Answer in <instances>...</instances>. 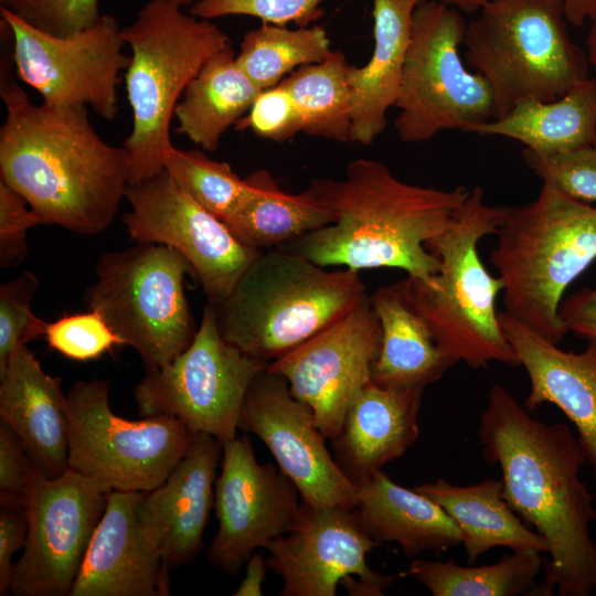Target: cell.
Listing matches in <instances>:
<instances>
[{
	"label": "cell",
	"instance_id": "cell-1",
	"mask_svg": "<svg viewBox=\"0 0 596 596\" xmlns=\"http://www.w3.org/2000/svg\"><path fill=\"white\" fill-rule=\"evenodd\" d=\"M478 435L487 462L498 465L504 498L549 546L542 595L596 593L594 494L581 479L586 461L564 423H545L501 384L491 386Z\"/></svg>",
	"mask_w": 596,
	"mask_h": 596
},
{
	"label": "cell",
	"instance_id": "cell-2",
	"mask_svg": "<svg viewBox=\"0 0 596 596\" xmlns=\"http://www.w3.org/2000/svg\"><path fill=\"white\" fill-rule=\"evenodd\" d=\"M1 57L0 180L21 194L43 224L97 235L114 221L129 184L126 149L104 141L85 105L33 104Z\"/></svg>",
	"mask_w": 596,
	"mask_h": 596
},
{
	"label": "cell",
	"instance_id": "cell-3",
	"mask_svg": "<svg viewBox=\"0 0 596 596\" xmlns=\"http://www.w3.org/2000/svg\"><path fill=\"white\" fill-rule=\"evenodd\" d=\"M308 189L334 221L281 248L323 267L400 268L423 281L440 268L425 244L449 226L470 193L465 185L409 184L383 162L363 158L351 161L342 179H315Z\"/></svg>",
	"mask_w": 596,
	"mask_h": 596
},
{
	"label": "cell",
	"instance_id": "cell-4",
	"mask_svg": "<svg viewBox=\"0 0 596 596\" xmlns=\"http://www.w3.org/2000/svg\"><path fill=\"white\" fill-rule=\"evenodd\" d=\"M366 295L358 270L329 272L278 247L260 252L230 295L210 305L227 342L270 363L339 321Z\"/></svg>",
	"mask_w": 596,
	"mask_h": 596
},
{
	"label": "cell",
	"instance_id": "cell-5",
	"mask_svg": "<svg viewBox=\"0 0 596 596\" xmlns=\"http://www.w3.org/2000/svg\"><path fill=\"white\" fill-rule=\"evenodd\" d=\"M507 212L508 206L489 205L483 190L475 187L449 226L425 244L440 263L438 273L428 281L407 276L415 306L440 351L472 369L493 361L520 365L496 310L504 283L487 270L478 252L483 237L498 233Z\"/></svg>",
	"mask_w": 596,
	"mask_h": 596
},
{
	"label": "cell",
	"instance_id": "cell-6",
	"mask_svg": "<svg viewBox=\"0 0 596 596\" xmlns=\"http://www.w3.org/2000/svg\"><path fill=\"white\" fill-rule=\"evenodd\" d=\"M490 262L504 283V311L560 344L566 288L596 259V206L542 185L535 200L508 206Z\"/></svg>",
	"mask_w": 596,
	"mask_h": 596
},
{
	"label": "cell",
	"instance_id": "cell-7",
	"mask_svg": "<svg viewBox=\"0 0 596 596\" xmlns=\"http://www.w3.org/2000/svg\"><path fill=\"white\" fill-rule=\"evenodd\" d=\"M120 32L131 49L125 78L132 129L124 148L134 184L164 169L173 147L170 126L177 104L206 61L230 47L231 41L210 20L159 0L147 2Z\"/></svg>",
	"mask_w": 596,
	"mask_h": 596
},
{
	"label": "cell",
	"instance_id": "cell-8",
	"mask_svg": "<svg viewBox=\"0 0 596 596\" xmlns=\"http://www.w3.org/2000/svg\"><path fill=\"white\" fill-rule=\"evenodd\" d=\"M567 22L565 0H489L467 22L464 61L488 82L493 119L524 102L555 100L589 77Z\"/></svg>",
	"mask_w": 596,
	"mask_h": 596
},
{
	"label": "cell",
	"instance_id": "cell-9",
	"mask_svg": "<svg viewBox=\"0 0 596 596\" xmlns=\"http://www.w3.org/2000/svg\"><path fill=\"white\" fill-rule=\"evenodd\" d=\"M187 275L194 278L178 251L138 243L100 256L84 302L138 352L147 370L157 369L182 353L199 328L184 291Z\"/></svg>",
	"mask_w": 596,
	"mask_h": 596
},
{
	"label": "cell",
	"instance_id": "cell-10",
	"mask_svg": "<svg viewBox=\"0 0 596 596\" xmlns=\"http://www.w3.org/2000/svg\"><path fill=\"white\" fill-rule=\"evenodd\" d=\"M467 22L461 11L438 0H419L394 107L400 140L419 143L444 130L473 132L493 119L486 78L460 55Z\"/></svg>",
	"mask_w": 596,
	"mask_h": 596
},
{
	"label": "cell",
	"instance_id": "cell-11",
	"mask_svg": "<svg viewBox=\"0 0 596 596\" xmlns=\"http://www.w3.org/2000/svg\"><path fill=\"white\" fill-rule=\"evenodd\" d=\"M109 381L76 382L66 394L68 469L108 490L148 492L168 478L195 436L174 417L115 414Z\"/></svg>",
	"mask_w": 596,
	"mask_h": 596
},
{
	"label": "cell",
	"instance_id": "cell-12",
	"mask_svg": "<svg viewBox=\"0 0 596 596\" xmlns=\"http://www.w3.org/2000/svg\"><path fill=\"white\" fill-rule=\"evenodd\" d=\"M268 365L227 342L206 304L191 344L170 363L147 370L136 386L138 412L174 417L225 444L236 437L249 385Z\"/></svg>",
	"mask_w": 596,
	"mask_h": 596
},
{
	"label": "cell",
	"instance_id": "cell-13",
	"mask_svg": "<svg viewBox=\"0 0 596 596\" xmlns=\"http://www.w3.org/2000/svg\"><path fill=\"white\" fill-rule=\"evenodd\" d=\"M11 33L17 76L50 105H85L105 120L118 111L117 86L130 56L123 49L119 22L103 14L92 28L71 36L42 32L0 7Z\"/></svg>",
	"mask_w": 596,
	"mask_h": 596
},
{
	"label": "cell",
	"instance_id": "cell-14",
	"mask_svg": "<svg viewBox=\"0 0 596 596\" xmlns=\"http://www.w3.org/2000/svg\"><path fill=\"white\" fill-rule=\"evenodd\" d=\"M109 492L72 469L57 478L36 475L24 505L28 535L13 564L10 594L71 596Z\"/></svg>",
	"mask_w": 596,
	"mask_h": 596
},
{
	"label": "cell",
	"instance_id": "cell-15",
	"mask_svg": "<svg viewBox=\"0 0 596 596\" xmlns=\"http://www.w3.org/2000/svg\"><path fill=\"white\" fill-rule=\"evenodd\" d=\"M380 545L364 530L355 509L300 502L285 534L264 547L267 565L283 579V596H383L394 576L370 566L368 554Z\"/></svg>",
	"mask_w": 596,
	"mask_h": 596
},
{
	"label": "cell",
	"instance_id": "cell-16",
	"mask_svg": "<svg viewBox=\"0 0 596 596\" xmlns=\"http://www.w3.org/2000/svg\"><path fill=\"white\" fill-rule=\"evenodd\" d=\"M130 204L123 221L137 243H153L178 251L190 263L194 278L215 305L226 298L260 252L243 244L227 224L188 195L163 169L129 184Z\"/></svg>",
	"mask_w": 596,
	"mask_h": 596
},
{
	"label": "cell",
	"instance_id": "cell-17",
	"mask_svg": "<svg viewBox=\"0 0 596 596\" xmlns=\"http://www.w3.org/2000/svg\"><path fill=\"white\" fill-rule=\"evenodd\" d=\"M294 482L269 462L259 464L251 439L223 444L221 472L215 480L217 530L206 552L207 562L228 576L292 525L300 507Z\"/></svg>",
	"mask_w": 596,
	"mask_h": 596
},
{
	"label": "cell",
	"instance_id": "cell-18",
	"mask_svg": "<svg viewBox=\"0 0 596 596\" xmlns=\"http://www.w3.org/2000/svg\"><path fill=\"white\" fill-rule=\"evenodd\" d=\"M381 337V323L366 295L339 321L267 369L285 377L292 395L311 408L317 425L332 440L353 402L372 382Z\"/></svg>",
	"mask_w": 596,
	"mask_h": 596
},
{
	"label": "cell",
	"instance_id": "cell-19",
	"mask_svg": "<svg viewBox=\"0 0 596 596\" xmlns=\"http://www.w3.org/2000/svg\"><path fill=\"white\" fill-rule=\"evenodd\" d=\"M238 429L266 445L301 501L355 508L356 485L329 451L311 408L292 395L285 377L266 369L253 380Z\"/></svg>",
	"mask_w": 596,
	"mask_h": 596
},
{
	"label": "cell",
	"instance_id": "cell-20",
	"mask_svg": "<svg viewBox=\"0 0 596 596\" xmlns=\"http://www.w3.org/2000/svg\"><path fill=\"white\" fill-rule=\"evenodd\" d=\"M222 454L220 440L195 434L164 482L142 494L137 510L141 530L170 570L192 562L203 546Z\"/></svg>",
	"mask_w": 596,
	"mask_h": 596
},
{
	"label": "cell",
	"instance_id": "cell-21",
	"mask_svg": "<svg viewBox=\"0 0 596 596\" xmlns=\"http://www.w3.org/2000/svg\"><path fill=\"white\" fill-rule=\"evenodd\" d=\"M145 492L111 490L71 596H166L169 571L145 536L138 504Z\"/></svg>",
	"mask_w": 596,
	"mask_h": 596
},
{
	"label": "cell",
	"instance_id": "cell-22",
	"mask_svg": "<svg viewBox=\"0 0 596 596\" xmlns=\"http://www.w3.org/2000/svg\"><path fill=\"white\" fill-rule=\"evenodd\" d=\"M500 326L524 368L530 391L524 406L558 407L577 432L586 461L596 476V341L582 352L564 351L531 328L499 312Z\"/></svg>",
	"mask_w": 596,
	"mask_h": 596
},
{
	"label": "cell",
	"instance_id": "cell-23",
	"mask_svg": "<svg viewBox=\"0 0 596 596\" xmlns=\"http://www.w3.org/2000/svg\"><path fill=\"white\" fill-rule=\"evenodd\" d=\"M0 419L18 435L44 476L57 478L68 470L61 379L46 373L26 345L14 352L0 375Z\"/></svg>",
	"mask_w": 596,
	"mask_h": 596
},
{
	"label": "cell",
	"instance_id": "cell-24",
	"mask_svg": "<svg viewBox=\"0 0 596 596\" xmlns=\"http://www.w3.org/2000/svg\"><path fill=\"white\" fill-rule=\"evenodd\" d=\"M424 390L370 382L359 394L331 440L337 462L355 485L402 457L417 440Z\"/></svg>",
	"mask_w": 596,
	"mask_h": 596
},
{
	"label": "cell",
	"instance_id": "cell-25",
	"mask_svg": "<svg viewBox=\"0 0 596 596\" xmlns=\"http://www.w3.org/2000/svg\"><path fill=\"white\" fill-rule=\"evenodd\" d=\"M419 0H373V52L363 66L349 65L350 142L370 146L386 128L409 42L412 14Z\"/></svg>",
	"mask_w": 596,
	"mask_h": 596
},
{
	"label": "cell",
	"instance_id": "cell-26",
	"mask_svg": "<svg viewBox=\"0 0 596 596\" xmlns=\"http://www.w3.org/2000/svg\"><path fill=\"white\" fill-rule=\"evenodd\" d=\"M382 337L372 365V382L383 387H426L455 364L438 348L415 306L408 277L380 287L371 296Z\"/></svg>",
	"mask_w": 596,
	"mask_h": 596
},
{
	"label": "cell",
	"instance_id": "cell-27",
	"mask_svg": "<svg viewBox=\"0 0 596 596\" xmlns=\"http://www.w3.org/2000/svg\"><path fill=\"white\" fill-rule=\"evenodd\" d=\"M354 509L372 539L396 543L411 557L440 554L462 541L459 528L441 507L413 487L396 483L383 470L356 485Z\"/></svg>",
	"mask_w": 596,
	"mask_h": 596
},
{
	"label": "cell",
	"instance_id": "cell-28",
	"mask_svg": "<svg viewBox=\"0 0 596 596\" xmlns=\"http://www.w3.org/2000/svg\"><path fill=\"white\" fill-rule=\"evenodd\" d=\"M413 488L432 499L459 528L470 563L496 547L547 553L542 535L529 526L504 498L501 479L454 485L439 478Z\"/></svg>",
	"mask_w": 596,
	"mask_h": 596
},
{
	"label": "cell",
	"instance_id": "cell-29",
	"mask_svg": "<svg viewBox=\"0 0 596 596\" xmlns=\"http://www.w3.org/2000/svg\"><path fill=\"white\" fill-rule=\"evenodd\" d=\"M262 89L243 72L232 46L214 54L174 108L175 131L206 151L244 117Z\"/></svg>",
	"mask_w": 596,
	"mask_h": 596
},
{
	"label": "cell",
	"instance_id": "cell-30",
	"mask_svg": "<svg viewBox=\"0 0 596 596\" xmlns=\"http://www.w3.org/2000/svg\"><path fill=\"white\" fill-rule=\"evenodd\" d=\"M472 134L514 139L538 155L577 149L596 139V77L551 102H524Z\"/></svg>",
	"mask_w": 596,
	"mask_h": 596
},
{
	"label": "cell",
	"instance_id": "cell-31",
	"mask_svg": "<svg viewBox=\"0 0 596 596\" xmlns=\"http://www.w3.org/2000/svg\"><path fill=\"white\" fill-rule=\"evenodd\" d=\"M246 180L249 192L225 223L252 248L280 247L334 221L308 188L287 193L265 169L253 171Z\"/></svg>",
	"mask_w": 596,
	"mask_h": 596
},
{
	"label": "cell",
	"instance_id": "cell-32",
	"mask_svg": "<svg viewBox=\"0 0 596 596\" xmlns=\"http://www.w3.org/2000/svg\"><path fill=\"white\" fill-rule=\"evenodd\" d=\"M541 568L539 552L512 551L479 566L415 558L402 575L415 578L434 596H519L530 594Z\"/></svg>",
	"mask_w": 596,
	"mask_h": 596
},
{
	"label": "cell",
	"instance_id": "cell-33",
	"mask_svg": "<svg viewBox=\"0 0 596 596\" xmlns=\"http://www.w3.org/2000/svg\"><path fill=\"white\" fill-rule=\"evenodd\" d=\"M345 56L333 51L326 60L304 65L281 82L301 123V132L337 142L350 141L351 94Z\"/></svg>",
	"mask_w": 596,
	"mask_h": 596
},
{
	"label": "cell",
	"instance_id": "cell-34",
	"mask_svg": "<svg viewBox=\"0 0 596 596\" xmlns=\"http://www.w3.org/2000/svg\"><path fill=\"white\" fill-rule=\"evenodd\" d=\"M332 52L327 31L320 25L289 29L263 22L245 33L236 62L257 87L265 89Z\"/></svg>",
	"mask_w": 596,
	"mask_h": 596
},
{
	"label": "cell",
	"instance_id": "cell-35",
	"mask_svg": "<svg viewBox=\"0 0 596 596\" xmlns=\"http://www.w3.org/2000/svg\"><path fill=\"white\" fill-rule=\"evenodd\" d=\"M164 170L196 203L224 222L249 192V184L227 162L211 159L200 150L174 146L167 152Z\"/></svg>",
	"mask_w": 596,
	"mask_h": 596
},
{
	"label": "cell",
	"instance_id": "cell-36",
	"mask_svg": "<svg viewBox=\"0 0 596 596\" xmlns=\"http://www.w3.org/2000/svg\"><path fill=\"white\" fill-rule=\"evenodd\" d=\"M39 287L40 280L32 272L0 286V375L20 347L45 334L47 322L31 307Z\"/></svg>",
	"mask_w": 596,
	"mask_h": 596
},
{
	"label": "cell",
	"instance_id": "cell-37",
	"mask_svg": "<svg viewBox=\"0 0 596 596\" xmlns=\"http://www.w3.org/2000/svg\"><path fill=\"white\" fill-rule=\"evenodd\" d=\"M522 155L543 185L584 203L596 202V139L564 152L543 156L523 149Z\"/></svg>",
	"mask_w": 596,
	"mask_h": 596
},
{
	"label": "cell",
	"instance_id": "cell-38",
	"mask_svg": "<svg viewBox=\"0 0 596 596\" xmlns=\"http://www.w3.org/2000/svg\"><path fill=\"white\" fill-rule=\"evenodd\" d=\"M44 338L51 349L74 361H89L102 356L121 339L95 310L64 315L47 322Z\"/></svg>",
	"mask_w": 596,
	"mask_h": 596
},
{
	"label": "cell",
	"instance_id": "cell-39",
	"mask_svg": "<svg viewBox=\"0 0 596 596\" xmlns=\"http://www.w3.org/2000/svg\"><path fill=\"white\" fill-rule=\"evenodd\" d=\"M99 0H0L31 26L56 36H71L95 25L100 17Z\"/></svg>",
	"mask_w": 596,
	"mask_h": 596
},
{
	"label": "cell",
	"instance_id": "cell-40",
	"mask_svg": "<svg viewBox=\"0 0 596 596\" xmlns=\"http://www.w3.org/2000/svg\"><path fill=\"white\" fill-rule=\"evenodd\" d=\"M323 0H198L189 13L201 19L225 15H251L263 22L307 26L322 15Z\"/></svg>",
	"mask_w": 596,
	"mask_h": 596
},
{
	"label": "cell",
	"instance_id": "cell-41",
	"mask_svg": "<svg viewBox=\"0 0 596 596\" xmlns=\"http://www.w3.org/2000/svg\"><path fill=\"white\" fill-rule=\"evenodd\" d=\"M234 128L251 130L260 138L283 142L301 132V123L288 89L280 82L262 89Z\"/></svg>",
	"mask_w": 596,
	"mask_h": 596
},
{
	"label": "cell",
	"instance_id": "cell-42",
	"mask_svg": "<svg viewBox=\"0 0 596 596\" xmlns=\"http://www.w3.org/2000/svg\"><path fill=\"white\" fill-rule=\"evenodd\" d=\"M39 472L18 435L0 422V505L24 509Z\"/></svg>",
	"mask_w": 596,
	"mask_h": 596
},
{
	"label": "cell",
	"instance_id": "cell-43",
	"mask_svg": "<svg viewBox=\"0 0 596 596\" xmlns=\"http://www.w3.org/2000/svg\"><path fill=\"white\" fill-rule=\"evenodd\" d=\"M24 198L0 180V266L13 267L28 254L26 232L43 224Z\"/></svg>",
	"mask_w": 596,
	"mask_h": 596
},
{
	"label": "cell",
	"instance_id": "cell-44",
	"mask_svg": "<svg viewBox=\"0 0 596 596\" xmlns=\"http://www.w3.org/2000/svg\"><path fill=\"white\" fill-rule=\"evenodd\" d=\"M28 515L23 508L1 507L0 511V596L10 593L13 555L23 549L28 535Z\"/></svg>",
	"mask_w": 596,
	"mask_h": 596
},
{
	"label": "cell",
	"instance_id": "cell-45",
	"mask_svg": "<svg viewBox=\"0 0 596 596\" xmlns=\"http://www.w3.org/2000/svg\"><path fill=\"white\" fill-rule=\"evenodd\" d=\"M558 313L567 332L596 341V286L583 287L562 299Z\"/></svg>",
	"mask_w": 596,
	"mask_h": 596
},
{
	"label": "cell",
	"instance_id": "cell-46",
	"mask_svg": "<svg viewBox=\"0 0 596 596\" xmlns=\"http://www.w3.org/2000/svg\"><path fill=\"white\" fill-rule=\"evenodd\" d=\"M268 570L266 557L255 552L245 564V576L238 587L234 590V596H262L263 584Z\"/></svg>",
	"mask_w": 596,
	"mask_h": 596
},
{
	"label": "cell",
	"instance_id": "cell-47",
	"mask_svg": "<svg viewBox=\"0 0 596 596\" xmlns=\"http://www.w3.org/2000/svg\"><path fill=\"white\" fill-rule=\"evenodd\" d=\"M565 14L570 23L579 26L596 14V0H565Z\"/></svg>",
	"mask_w": 596,
	"mask_h": 596
},
{
	"label": "cell",
	"instance_id": "cell-48",
	"mask_svg": "<svg viewBox=\"0 0 596 596\" xmlns=\"http://www.w3.org/2000/svg\"><path fill=\"white\" fill-rule=\"evenodd\" d=\"M464 13H478L489 0H438Z\"/></svg>",
	"mask_w": 596,
	"mask_h": 596
},
{
	"label": "cell",
	"instance_id": "cell-49",
	"mask_svg": "<svg viewBox=\"0 0 596 596\" xmlns=\"http://www.w3.org/2000/svg\"><path fill=\"white\" fill-rule=\"evenodd\" d=\"M590 26L585 40L586 43V54L590 65L596 67V14L590 20Z\"/></svg>",
	"mask_w": 596,
	"mask_h": 596
},
{
	"label": "cell",
	"instance_id": "cell-50",
	"mask_svg": "<svg viewBox=\"0 0 596 596\" xmlns=\"http://www.w3.org/2000/svg\"><path fill=\"white\" fill-rule=\"evenodd\" d=\"M159 1H164L169 3H173L179 7H183V6L193 4L198 0H159Z\"/></svg>",
	"mask_w": 596,
	"mask_h": 596
}]
</instances>
